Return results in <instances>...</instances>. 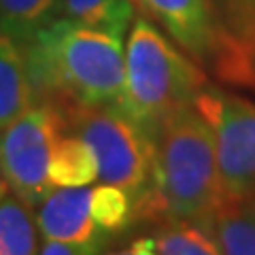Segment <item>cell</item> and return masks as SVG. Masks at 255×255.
Wrapping results in <instances>:
<instances>
[{"label":"cell","mask_w":255,"mask_h":255,"mask_svg":"<svg viewBox=\"0 0 255 255\" xmlns=\"http://www.w3.org/2000/svg\"><path fill=\"white\" fill-rule=\"evenodd\" d=\"M60 0H0V34L19 45L58 17Z\"/></svg>","instance_id":"obj_14"},{"label":"cell","mask_w":255,"mask_h":255,"mask_svg":"<svg viewBox=\"0 0 255 255\" xmlns=\"http://www.w3.org/2000/svg\"><path fill=\"white\" fill-rule=\"evenodd\" d=\"M87 185L81 187H53L38 202L36 226L43 238L64 241L83 247L87 253H98L102 234L92 219Z\"/></svg>","instance_id":"obj_7"},{"label":"cell","mask_w":255,"mask_h":255,"mask_svg":"<svg viewBox=\"0 0 255 255\" xmlns=\"http://www.w3.org/2000/svg\"><path fill=\"white\" fill-rule=\"evenodd\" d=\"M232 43L255 49V0H223Z\"/></svg>","instance_id":"obj_17"},{"label":"cell","mask_w":255,"mask_h":255,"mask_svg":"<svg viewBox=\"0 0 255 255\" xmlns=\"http://www.w3.org/2000/svg\"><path fill=\"white\" fill-rule=\"evenodd\" d=\"M21 49L34 94H45V102L117 107L122 100L126 47L119 34L55 17Z\"/></svg>","instance_id":"obj_2"},{"label":"cell","mask_w":255,"mask_h":255,"mask_svg":"<svg viewBox=\"0 0 255 255\" xmlns=\"http://www.w3.org/2000/svg\"><path fill=\"white\" fill-rule=\"evenodd\" d=\"M58 15L79 26L124 36L134 21V0H60Z\"/></svg>","instance_id":"obj_13"},{"label":"cell","mask_w":255,"mask_h":255,"mask_svg":"<svg viewBox=\"0 0 255 255\" xmlns=\"http://www.w3.org/2000/svg\"><path fill=\"white\" fill-rule=\"evenodd\" d=\"M194 107L213 130L223 194L255 196V105L204 85Z\"/></svg>","instance_id":"obj_6"},{"label":"cell","mask_w":255,"mask_h":255,"mask_svg":"<svg viewBox=\"0 0 255 255\" xmlns=\"http://www.w3.org/2000/svg\"><path fill=\"white\" fill-rule=\"evenodd\" d=\"M6 191H9V187H6V183L2 181V177H0V196L6 194Z\"/></svg>","instance_id":"obj_19"},{"label":"cell","mask_w":255,"mask_h":255,"mask_svg":"<svg viewBox=\"0 0 255 255\" xmlns=\"http://www.w3.org/2000/svg\"><path fill=\"white\" fill-rule=\"evenodd\" d=\"M38 253V226L32 204L9 189L0 196V255Z\"/></svg>","instance_id":"obj_12"},{"label":"cell","mask_w":255,"mask_h":255,"mask_svg":"<svg viewBox=\"0 0 255 255\" xmlns=\"http://www.w3.org/2000/svg\"><path fill=\"white\" fill-rule=\"evenodd\" d=\"M204 73L147 19H134L126 41V79L119 109L151 136L168 115L194 105Z\"/></svg>","instance_id":"obj_3"},{"label":"cell","mask_w":255,"mask_h":255,"mask_svg":"<svg viewBox=\"0 0 255 255\" xmlns=\"http://www.w3.org/2000/svg\"><path fill=\"white\" fill-rule=\"evenodd\" d=\"M38 253H45V255H83L87 251L83 249V247L73 245V243L49 241V238H43V243L38 245Z\"/></svg>","instance_id":"obj_18"},{"label":"cell","mask_w":255,"mask_h":255,"mask_svg":"<svg viewBox=\"0 0 255 255\" xmlns=\"http://www.w3.org/2000/svg\"><path fill=\"white\" fill-rule=\"evenodd\" d=\"M138 2L194 58L204 60L217 49L219 30L211 0H138Z\"/></svg>","instance_id":"obj_8"},{"label":"cell","mask_w":255,"mask_h":255,"mask_svg":"<svg viewBox=\"0 0 255 255\" xmlns=\"http://www.w3.org/2000/svg\"><path fill=\"white\" fill-rule=\"evenodd\" d=\"M53 105L62 111L66 130L92 147L98 162V179L128 191L136 206L153 174V136L119 107H85L77 102Z\"/></svg>","instance_id":"obj_4"},{"label":"cell","mask_w":255,"mask_h":255,"mask_svg":"<svg viewBox=\"0 0 255 255\" xmlns=\"http://www.w3.org/2000/svg\"><path fill=\"white\" fill-rule=\"evenodd\" d=\"M90 213L102 234H115L124 230L132 219L134 200L122 187L102 183L90 194Z\"/></svg>","instance_id":"obj_15"},{"label":"cell","mask_w":255,"mask_h":255,"mask_svg":"<svg viewBox=\"0 0 255 255\" xmlns=\"http://www.w3.org/2000/svg\"><path fill=\"white\" fill-rule=\"evenodd\" d=\"M153 174L136 202L138 213L168 223H196L209 230L226 198L213 130L194 105L174 111L153 134Z\"/></svg>","instance_id":"obj_1"},{"label":"cell","mask_w":255,"mask_h":255,"mask_svg":"<svg viewBox=\"0 0 255 255\" xmlns=\"http://www.w3.org/2000/svg\"><path fill=\"white\" fill-rule=\"evenodd\" d=\"M34 85L17 41L0 34V132L34 105Z\"/></svg>","instance_id":"obj_9"},{"label":"cell","mask_w":255,"mask_h":255,"mask_svg":"<svg viewBox=\"0 0 255 255\" xmlns=\"http://www.w3.org/2000/svg\"><path fill=\"white\" fill-rule=\"evenodd\" d=\"M64 128L58 105L43 100L0 132V177L15 196L32 206L53 189L49 181L51 149Z\"/></svg>","instance_id":"obj_5"},{"label":"cell","mask_w":255,"mask_h":255,"mask_svg":"<svg viewBox=\"0 0 255 255\" xmlns=\"http://www.w3.org/2000/svg\"><path fill=\"white\" fill-rule=\"evenodd\" d=\"M98 179V162L92 147L66 128L51 149L49 181L53 187H81Z\"/></svg>","instance_id":"obj_11"},{"label":"cell","mask_w":255,"mask_h":255,"mask_svg":"<svg viewBox=\"0 0 255 255\" xmlns=\"http://www.w3.org/2000/svg\"><path fill=\"white\" fill-rule=\"evenodd\" d=\"M153 241V255H217L211 232L196 223H168Z\"/></svg>","instance_id":"obj_16"},{"label":"cell","mask_w":255,"mask_h":255,"mask_svg":"<svg viewBox=\"0 0 255 255\" xmlns=\"http://www.w3.org/2000/svg\"><path fill=\"white\" fill-rule=\"evenodd\" d=\"M209 232L219 253L255 255V196H226L213 215Z\"/></svg>","instance_id":"obj_10"}]
</instances>
